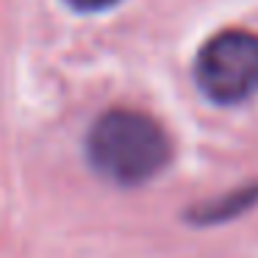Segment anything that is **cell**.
<instances>
[{"label": "cell", "instance_id": "cell-1", "mask_svg": "<svg viewBox=\"0 0 258 258\" xmlns=\"http://www.w3.org/2000/svg\"><path fill=\"white\" fill-rule=\"evenodd\" d=\"M89 164L117 186H139L167 167L172 147L164 128L145 111L111 108L86 136Z\"/></svg>", "mask_w": 258, "mask_h": 258}, {"label": "cell", "instance_id": "cell-2", "mask_svg": "<svg viewBox=\"0 0 258 258\" xmlns=\"http://www.w3.org/2000/svg\"><path fill=\"white\" fill-rule=\"evenodd\" d=\"M195 78L203 95L219 106H236L258 95V36L222 31L200 47Z\"/></svg>", "mask_w": 258, "mask_h": 258}, {"label": "cell", "instance_id": "cell-3", "mask_svg": "<svg viewBox=\"0 0 258 258\" xmlns=\"http://www.w3.org/2000/svg\"><path fill=\"white\" fill-rule=\"evenodd\" d=\"M64 3H67V6H73L75 12L92 14V12H106V9L117 6L119 0H64Z\"/></svg>", "mask_w": 258, "mask_h": 258}]
</instances>
